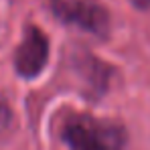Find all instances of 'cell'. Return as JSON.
<instances>
[{
  "label": "cell",
  "instance_id": "277c9868",
  "mask_svg": "<svg viewBox=\"0 0 150 150\" xmlns=\"http://www.w3.org/2000/svg\"><path fill=\"white\" fill-rule=\"evenodd\" d=\"M75 67H77V71H79V75H81V79H83L96 93H101V91L105 89L108 77H110V73H112V69H110L108 65H103L101 61L93 59V57L83 55Z\"/></svg>",
  "mask_w": 150,
  "mask_h": 150
},
{
  "label": "cell",
  "instance_id": "6da1fadb",
  "mask_svg": "<svg viewBox=\"0 0 150 150\" xmlns=\"http://www.w3.org/2000/svg\"><path fill=\"white\" fill-rule=\"evenodd\" d=\"M63 140L69 150H124L126 130L110 120L75 114L63 126Z\"/></svg>",
  "mask_w": 150,
  "mask_h": 150
},
{
  "label": "cell",
  "instance_id": "8992f818",
  "mask_svg": "<svg viewBox=\"0 0 150 150\" xmlns=\"http://www.w3.org/2000/svg\"><path fill=\"white\" fill-rule=\"evenodd\" d=\"M130 2H132L136 8H142V10H144V8H150V0H130Z\"/></svg>",
  "mask_w": 150,
  "mask_h": 150
},
{
  "label": "cell",
  "instance_id": "3957f363",
  "mask_svg": "<svg viewBox=\"0 0 150 150\" xmlns=\"http://www.w3.org/2000/svg\"><path fill=\"white\" fill-rule=\"evenodd\" d=\"M47 59H49V41H47V37L43 35L41 28L28 26L25 33V39L18 45L16 55H14L16 73L26 77V79H33L45 69Z\"/></svg>",
  "mask_w": 150,
  "mask_h": 150
},
{
  "label": "cell",
  "instance_id": "7a4b0ae2",
  "mask_svg": "<svg viewBox=\"0 0 150 150\" xmlns=\"http://www.w3.org/2000/svg\"><path fill=\"white\" fill-rule=\"evenodd\" d=\"M51 12L65 25L77 26L96 37L110 33V12L98 0H49Z\"/></svg>",
  "mask_w": 150,
  "mask_h": 150
},
{
  "label": "cell",
  "instance_id": "5b68a950",
  "mask_svg": "<svg viewBox=\"0 0 150 150\" xmlns=\"http://www.w3.org/2000/svg\"><path fill=\"white\" fill-rule=\"evenodd\" d=\"M8 120V108H6V103H4V100L0 98V128L4 126V122Z\"/></svg>",
  "mask_w": 150,
  "mask_h": 150
}]
</instances>
